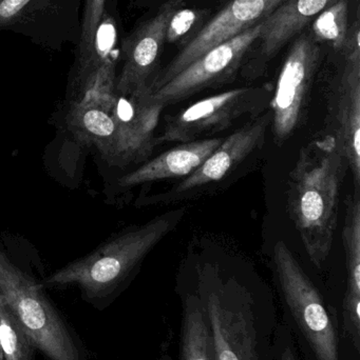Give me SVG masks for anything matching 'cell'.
I'll use <instances>...</instances> for the list:
<instances>
[{"instance_id":"6da1fadb","label":"cell","mask_w":360,"mask_h":360,"mask_svg":"<svg viewBox=\"0 0 360 360\" xmlns=\"http://www.w3.org/2000/svg\"><path fill=\"white\" fill-rule=\"evenodd\" d=\"M349 165L329 134L300 149L287 180V207L316 268L329 257L340 217V190Z\"/></svg>"},{"instance_id":"7a4b0ae2","label":"cell","mask_w":360,"mask_h":360,"mask_svg":"<svg viewBox=\"0 0 360 360\" xmlns=\"http://www.w3.org/2000/svg\"><path fill=\"white\" fill-rule=\"evenodd\" d=\"M185 214L186 207L171 210L118 235L86 257L53 273L44 285H77L91 300L108 297L130 276L156 245L179 226Z\"/></svg>"},{"instance_id":"3957f363","label":"cell","mask_w":360,"mask_h":360,"mask_svg":"<svg viewBox=\"0 0 360 360\" xmlns=\"http://www.w3.org/2000/svg\"><path fill=\"white\" fill-rule=\"evenodd\" d=\"M0 296L35 349L50 360H85L73 334L42 291L0 248Z\"/></svg>"},{"instance_id":"277c9868","label":"cell","mask_w":360,"mask_h":360,"mask_svg":"<svg viewBox=\"0 0 360 360\" xmlns=\"http://www.w3.org/2000/svg\"><path fill=\"white\" fill-rule=\"evenodd\" d=\"M199 290L216 360H260L257 316L244 288L206 271Z\"/></svg>"},{"instance_id":"5b68a950","label":"cell","mask_w":360,"mask_h":360,"mask_svg":"<svg viewBox=\"0 0 360 360\" xmlns=\"http://www.w3.org/2000/svg\"><path fill=\"white\" fill-rule=\"evenodd\" d=\"M275 273L298 329L316 360H340L337 328L321 293L285 241L273 250Z\"/></svg>"},{"instance_id":"8992f818","label":"cell","mask_w":360,"mask_h":360,"mask_svg":"<svg viewBox=\"0 0 360 360\" xmlns=\"http://www.w3.org/2000/svg\"><path fill=\"white\" fill-rule=\"evenodd\" d=\"M271 98L272 91L268 86H247L197 101L165 120L154 146L211 139L243 118L251 120L261 115L270 108Z\"/></svg>"},{"instance_id":"52a82bcc","label":"cell","mask_w":360,"mask_h":360,"mask_svg":"<svg viewBox=\"0 0 360 360\" xmlns=\"http://www.w3.org/2000/svg\"><path fill=\"white\" fill-rule=\"evenodd\" d=\"M321 44L302 32L294 39L270 101L273 135L285 143L304 122L315 76L321 63Z\"/></svg>"},{"instance_id":"ba28073f","label":"cell","mask_w":360,"mask_h":360,"mask_svg":"<svg viewBox=\"0 0 360 360\" xmlns=\"http://www.w3.org/2000/svg\"><path fill=\"white\" fill-rule=\"evenodd\" d=\"M271 124L272 113L268 109L224 139L196 171L180 179L166 192L152 196L149 203L168 205L209 193L220 182L232 176L242 164L262 149Z\"/></svg>"},{"instance_id":"9c48e42d","label":"cell","mask_w":360,"mask_h":360,"mask_svg":"<svg viewBox=\"0 0 360 360\" xmlns=\"http://www.w3.org/2000/svg\"><path fill=\"white\" fill-rule=\"evenodd\" d=\"M82 0H0V32L29 38L36 46L61 52L80 37Z\"/></svg>"},{"instance_id":"30bf717a","label":"cell","mask_w":360,"mask_h":360,"mask_svg":"<svg viewBox=\"0 0 360 360\" xmlns=\"http://www.w3.org/2000/svg\"><path fill=\"white\" fill-rule=\"evenodd\" d=\"M261 23L211 49L166 84L151 93V98L163 105H173L206 89L216 88L234 79L247 54L261 33Z\"/></svg>"},{"instance_id":"8fae6325","label":"cell","mask_w":360,"mask_h":360,"mask_svg":"<svg viewBox=\"0 0 360 360\" xmlns=\"http://www.w3.org/2000/svg\"><path fill=\"white\" fill-rule=\"evenodd\" d=\"M151 93L150 88L127 95L116 93L112 108L113 136L104 158L111 166L141 162L156 148V129L166 107L154 101Z\"/></svg>"},{"instance_id":"7c38bea8","label":"cell","mask_w":360,"mask_h":360,"mask_svg":"<svg viewBox=\"0 0 360 360\" xmlns=\"http://www.w3.org/2000/svg\"><path fill=\"white\" fill-rule=\"evenodd\" d=\"M283 1L285 0H232L228 2L223 10L207 21L196 38L182 48L164 69L159 70L150 86L151 92L162 88L211 49L261 22Z\"/></svg>"},{"instance_id":"4fadbf2b","label":"cell","mask_w":360,"mask_h":360,"mask_svg":"<svg viewBox=\"0 0 360 360\" xmlns=\"http://www.w3.org/2000/svg\"><path fill=\"white\" fill-rule=\"evenodd\" d=\"M184 0H168L158 13L142 21L120 41V59L122 69L116 76V92L131 94L150 88L156 73L167 25L173 13L181 8Z\"/></svg>"},{"instance_id":"5bb4252c","label":"cell","mask_w":360,"mask_h":360,"mask_svg":"<svg viewBox=\"0 0 360 360\" xmlns=\"http://www.w3.org/2000/svg\"><path fill=\"white\" fill-rule=\"evenodd\" d=\"M337 0H285L261 21V33L247 54L241 75L254 80L266 73L270 61L295 39L323 10Z\"/></svg>"},{"instance_id":"9a60e30c","label":"cell","mask_w":360,"mask_h":360,"mask_svg":"<svg viewBox=\"0 0 360 360\" xmlns=\"http://www.w3.org/2000/svg\"><path fill=\"white\" fill-rule=\"evenodd\" d=\"M329 134L352 173L355 192L360 193V63L344 61L330 91Z\"/></svg>"},{"instance_id":"2e32d148","label":"cell","mask_w":360,"mask_h":360,"mask_svg":"<svg viewBox=\"0 0 360 360\" xmlns=\"http://www.w3.org/2000/svg\"><path fill=\"white\" fill-rule=\"evenodd\" d=\"M223 139L217 137L180 143L120 177L118 184L123 188H132L160 180L184 179L196 171Z\"/></svg>"},{"instance_id":"e0dca14e","label":"cell","mask_w":360,"mask_h":360,"mask_svg":"<svg viewBox=\"0 0 360 360\" xmlns=\"http://www.w3.org/2000/svg\"><path fill=\"white\" fill-rule=\"evenodd\" d=\"M342 241L346 255L347 291L344 300V319L347 333L356 350L360 348V193L346 199Z\"/></svg>"},{"instance_id":"ac0fdd59","label":"cell","mask_w":360,"mask_h":360,"mask_svg":"<svg viewBox=\"0 0 360 360\" xmlns=\"http://www.w3.org/2000/svg\"><path fill=\"white\" fill-rule=\"evenodd\" d=\"M109 0H84L80 37L75 46V61L71 78L72 90L86 82L104 63L97 59V39ZM108 61V60H107Z\"/></svg>"},{"instance_id":"d6986e66","label":"cell","mask_w":360,"mask_h":360,"mask_svg":"<svg viewBox=\"0 0 360 360\" xmlns=\"http://www.w3.org/2000/svg\"><path fill=\"white\" fill-rule=\"evenodd\" d=\"M181 360H216L213 336L199 295H190L184 302Z\"/></svg>"},{"instance_id":"ffe728a7","label":"cell","mask_w":360,"mask_h":360,"mask_svg":"<svg viewBox=\"0 0 360 360\" xmlns=\"http://www.w3.org/2000/svg\"><path fill=\"white\" fill-rule=\"evenodd\" d=\"M349 25V0H337L312 21L310 33L317 42L329 44L338 53Z\"/></svg>"},{"instance_id":"44dd1931","label":"cell","mask_w":360,"mask_h":360,"mask_svg":"<svg viewBox=\"0 0 360 360\" xmlns=\"http://www.w3.org/2000/svg\"><path fill=\"white\" fill-rule=\"evenodd\" d=\"M0 349L2 360H34L35 347L15 321L0 296Z\"/></svg>"},{"instance_id":"7402d4cb","label":"cell","mask_w":360,"mask_h":360,"mask_svg":"<svg viewBox=\"0 0 360 360\" xmlns=\"http://www.w3.org/2000/svg\"><path fill=\"white\" fill-rule=\"evenodd\" d=\"M209 8H178L167 25L165 44H175L181 50L196 38L209 20Z\"/></svg>"},{"instance_id":"603a6c76","label":"cell","mask_w":360,"mask_h":360,"mask_svg":"<svg viewBox=\"0 0 360 360\" xmlns=\"http://www.w3.org/2000/svg\"><path fill=\"white\" fill-rule=\"evenodd\" d=\"M360 20L357 16L354 22L349 25L348 32L346 37L342 42L338 54L342 56L344 61H350V63H360Z\"/></svg>"},{"instance_id":"cb8c5ba5","label":"cell","mask_w":360,"mask_h":360,"mask_svg":"<svg viewBox=\"0 0 360 360\" xmlns=\"http://www.w3.org/2000/svg\"><path fill=\"white\" fill-rule=\"evenodd\" d=\"M279 360H297L296 359L295 354H294L293 350L291 347L285 346L283 348V352L280 354V359Z\"/></svg>"},{"instance_id":"d4e9b609","label":"cell","mask_w":360,"mask_h":360,"mask_svg":"<svg viewBox=\"0 0 360 360\" xmlns=\"http://www.w3.org/2000/svg\"><path fill=\"white\" fill-rule=\"evenodd\" d=\"M0 360H2L1 349H0Z\"/></svg>"},{"instance_id":"484cf974","label":"cell","mask_w":360,"mask_h":360,"mask_svg":"<svg viewBox=\"0 0 360 360\" xmlns=\"http://www.w3.org/2000/svg\"><path fill=\"white\" fill-rule=\"evenodd\" d=\"M166 1H168V0H166Z\"/></svg>"}]
</instances>
